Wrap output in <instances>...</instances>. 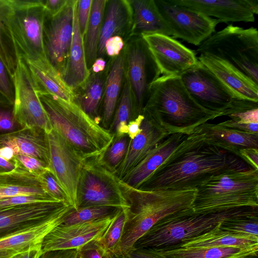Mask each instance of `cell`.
I'll use <instances>...</instances> for the list:
<instances>
[{
	"mask_svg": "<svg viewBox=\"0 0 258 258\" xmlns=\"http://www.w3.org/2000/svg\"><path fill=\"white\" fill-rule=\"evenodd\" d=\"M252 168L238 156L216 146L203 134L195 131L177 146L138 189H196L219 173Z\"/></svg>",
	"mask_w": 258,
	"mask_h": 258,
	"instance_id": "1",
	"label": "cell"
},
{
	"mask_svg": "<svg viewBox=\"0 0 258 258\" xmlns=\"http://www.w3.org/2000/svg\"><path fill=\"white\" fill-rule=\"evenodd\" d=\"M145 113L169 135L192 134L200 125L222 116L197 103L179 76H162L150 86Z\"/></svg>",
	"mask_w": 258,
	"mask_h": 258,
	"instance_id": "2",
	"label": "cell"
},
{
	"mask_svg": "<svg viewBox=\"0 0 258 258\" xmlns=\"http://www.w3.org/2000/svg\"><path fill=\"white\" fill-rule=\"evenodd\" d=\"M128 204L126 220L117 254L126 256L137 241L163 218L191 207L196 189L143 190L119 180Z\"/></svg>",
	"mask_w": 258,
	"mask_h": 258,
	"instance_id": "3",
	"label": "cell"
},
{
	"mask_svg": "<svg viewBox=\"0 0 258 258\" xmlns=\"http://www.w3.org/2000/svg\"><path fill=\"white\" fill-rule=\"evenodd\" d=\"M53 130L85 160L101 157L114 135L90 117L74 102L36 92Z\"/></svg>",
	"mask_w": 258,
	"mask_h": 258,
	"instance_id": "4",
	"label": "cell"
},
{
	"mask_svg": "<svg viewBox=\"0 0 258 258\" xmlns=\"http://www.w3.org/2000/svg\"><path fill=\"white\" fill-rule=\"evenodd\" d=\"M244 207L258 208V170H229L212 176L196 188L191 206L199 214Z\"/></svg>",
	"mask_w": 258,
	"mask_h": 258,
	"instance_id": "5",
	"label": "cell"
},
{
	"mask_svg": "<svg viewBox=\"0 0 258 258\" xmlns=\"http://www.w3.org/2000/svg\"><path fill=\"white\" fill-rule=\"evenodd\" d=\"M247 208L211 214L196 213L191 207L177 212L153 225L137 241L134 249L149 248L162 251L176 248Z\"/></svg>",
	"mask_w": 258,
	"mask_h": 258,
	"instance_id": "6",
	"label": "cell"
},
{
	"mask_svg": "<svg viewBox=\"0 0 258 258\" xmlns=\"http://www.w3.org/2000/svg\"><path fill=\"white\" fill-rule=\"evenodd\" d=\"M224 60L258 85V31L232 24L215 32L194 50Z\"/></svg>",
	"mask_w": 258,
	"mask_h": 258,
	"instance_id": "7",
	"label": "cell"
},
{
	"mask_svg": "<svg viewBox=\"0 0 258 258\" xmlns=\"http://www.w3.org/2000/svg\"><path fill=\"white\" fill-rule=\"evenodd\" d=\"M8 25L19 57L45 56L43 27L46 16L43 0H9Z\"/></svg>",
	"mask_w": 258,
	"mask_h": 258,
	"instance_id": "8",
	"label": "cell"
},
{
	"mask_svg": "<svg viewBox=\"0 0 258 258\" xmlns=\"http://www.w3.org/2000/svg\"><path fill=\"white\" fill-rule=\"evenodd\" d=\"M119 180L99 158L85 160L77 189V209L94 206L128 208Z\"/></svg>",
	"mask_w": 258,
	"mask_h": 258,
	"instance_id": "9",
	"label": "cell"
},
{
	"mask_svg": "<svg viewBox=\"0 0 258 258\" xmlns=\"http://www.w3.org/2000/svg\"><path fill=\"white\" fill-rule=\"evenodd\" d=\"M12 79L13 113L17 122L23 128H39L49 133L52 130L49 120L35 91L27 66L21 57H19Z\"/></svg>",
	"mask_w": 258,
	"mask_h": 258,
	"instance_id": "10",
	"label": "cell"
},
{
	"mask_svg": "<svg viewBox=\"0 0 258 258\" xmlns=\"http://www.w3.org/2000/svg\"><path fill=\"white\" fill-rule=\"evenodd\" d=\"M179 77L197 103L209 110L222 113V116L238 98L199 61Z\"/></svg>",
	"mask_w": 258,
	"mask_h": 258,
	"instance_id": "11",
	"label": "cell"
},
{
	"mask_svg": "<svg viewBox=\"0 0 258 258\" xmlns=\"http://www.w3.org/2000/svg\"><path fill=\"white\" fill-rule=\"evenodd\" d=\"M155 1L172 31V38L199 46L216 32L219 23L216 18L174 4L171 0Z\"/></svg>",
	"mask_w": 258,
	"mask_h": 258,
	"instance_id": "12",
	"label": "cell"
},
{
	"mask_svg": "<svg viewBox=\"0 0 258 258\" xmlns=\"http://www.w3.org/2000/svg\"><path fill=\"white\" fill-rule=\"evenodd\" d=\"M49 169L64 190L70 205L77 209V189L85 160L56 132L47 134Z\"/></svg>",
	"mask_w": 258,
	"mask_h": 258,
	"instance_id": "13",
	"label": "cell"
},
{
	"mask_svg": "<svg viewBox=\"0 0 258 258\" xmlns=\"http://www.w3.org/2000/svg\"><path fill=\"white\" fill-rule=\"evenodd\" d=\"M126 58L125 77L133 94L136 118L142 113L150 85L160 77L161 74L141 36L128 47Z\"/></svg>",
	"mask_w": 258,
	"mask_h": 258,
	"instance_id": "14",
	"label": "cell"
},
{
	"mask_svg": "<svg viewBox=\"0 0 258 258\" xmlns=\"http://www.w3.org/2000/svg\"><path fill=\"white\" fill-rule=\"evenodd\" d=\"M74 0L53 16L46 15L43 27V43L46 57L62 78L71 46L74 17Z\"/></svg>",
	"mask_w": 258,
	"mask_h": 258,
	"instance_id": "15",
	"label": "cell"
},
{
	"mask_svg": "<svg viewBox=\"0 0 258 258\" xmlns=\"http://www.w3.org/2000/svg\"><path fill=\"white\" fill-rule=\"evenodd\" d=\"M72 208L63 202H42L1 210L0 240L43 224Z\"/></svg>",
	"mask_w": 258,
	"mask_h": 258,
	"instance_id": "16",
	"label": "cell"
},
{
	"mask_svg": "<svg viewBox=\"0 0 258 258\" xmlns=\"http://www.w3.org/2000/svg\"><path fill=\"white\" fill-rule=\"evenodd\" d=\"M141 36L162 76H180L199 62L194 50L170 36L159 34Z\"/></svg>",
	"mask_w": 258,
	"mask_h": 258,
	"instance_id": "17",
	"label": "cell"
},
{
	"mask_svg": "<svg viewBox=\"0 0 258 258\" xmlns=\"http://www.w3.org/2000/svg\"><path fill=\"white\" fill-rule=\"evenodd\" d=\"M115 215L80 224L57 225L44 238L42 253L53 250L78 249L90 241L99 239Z\"/></svg>",
	"mask_w": 258,
	"mask_h": 258,
	"instance_id": "18",
	"label": "cell"
},
{
	"mask_svg": "<svg viewBox=\"0 0 258 258\" xmlns=\"http://www.w3.org/2000/svg\"><path fill=\"white\" fill-rule=\"evenodd\" d=\"M220 22H253L258 13V0H171Z\"/></svg>",
	"mask_w": 258,
	"mask_h": 258,
	"instance_id": "19",
	"label": "cell"
},
{
	"mask_svg": "<svg viewBox=\"0 0 258 258\" xmlns=\"http://www.w3.org/2000/svg\"><path fill=\"white\" fill-rule=\"evenodd\" d=\"M144 118L141 132L130 140L126 154L115 172L121 180L136 166L145 156L169 134L148 115L142 113Z\"/></svg>",
	"mask_w": 258,
	"mask_h": 258,
	"instance_id": "20",
	"label": "cell"
},
{
	"mask_svg": "<svg viewBox=\"0 0 258 258\" xmlns=\"http://www.w3.org/2000/svg\"><path fill=\"white\" fill-rule=\"evenodd\" d=\"M198 60L211 71L237 98L258 102V85L227 61L201 54Z\"/></svg>",
	"mask_w": 258,
	"mask_h": 258,
	"instance_id": "21",
	"label": "cell"
},
{
	"mask_svg": "<svg viewBox=\"0 0 258 258\" xmlns=\"http://www.w3.org/2000/svg\"><path fill=\"white\" fill-rule=\"evenodd\" d=\"M23 59L36 92L52 94L66 101L75 102V92L64 83L46 57Z\"/></svg>",
	"mask_w": 258,
	"mask_h": 258,
	"instance_id": "22",
	"label": "cell"
},
{
	"mask_svg": "<svg viewBox=\"0 0 258 258\" xmlns=\"http://www.w3.org/2000/svg\"><path fill=\"white\" fill-rule=\"evenodd\" d=\"M187 136L181 133L168 135L120 180L130 186L138 188Z\"/></svg>",
	"mask_w": 258,
	"mask_h": 258,
	"instance_id": "23",
	"label": "cell"
},
{
	"mask_svg": "<svg viewBox=\"0 0 258 258\" xmlns=\"http://www.w3.org/2000/svg\"><path fill=\"white\" fill-rule=\"evenodd\" d=\"M12 148L15 156L18 154L35 158L49 167V153L47 133L41 129L23 128L0 135V147Z\"/></svg>",
	"mask_w": 258,
	"mask_h": 258,
	"instance_id": "24",
	"label": "cell"
},
{
	"mask_svg": "<svg viewBox=\"0 0 258 258\" xmlns=\"http://www.w3.org/2000/svg\"><path fill=\"white\" fill-rule=\"evenodd\" d=\"M133 15L130 1H107L99 40L97 57L105 54V44L108 38L113 36L122 37L131 33Z\"/></svg>",
	"mask_w": 258,
	"mask_h": 258,
	"instance_id": "25",
	"label": "cell"
},
{
	"mask_svg": "<svg viewBox=\"0 0 258 258\" xmlns=\"http://www.w3.org/2000/svg\"><path fill=\"white\" fill-rule=\"evenodd\" d=\"M70 210L43 224L0 240V258H10L41 247L45 236L63 222Z\"/></svg>",
	"mask_w": 258,
	"mask_h": 258,
	"instance_id": "26",
	"label": "cell"
},
{
	"mask_svg": "<svg viewBox=\"0 0 258 258\" xmlns=\"http://www.w3.org/2000/svg\"><path fill=\"white\" fill-rule=\"evenodd\" d=\"M133 15L131 35L159 34L172 36V31L155 0L130 1Z\"/></svg>",
	"mask_w": 258,
	"mask_h": 258,
	"instance_id": "27",
	"label": "cell"
},
{
	"mask_svg": "<svg viewBox=\"0 0 258 258\" xmlns=\"http://www.w3.org/2000/svg\"><path fill=\"white\" fill-rule=\"evenodd\" d=\"M74 7L73 37L66 70L62 79L74 91L80 88L86 82L90 74L88 69L84 45L83 37L78 25L77 6ZM75 92V91H74Z\"/></svg>",
	"mask_w": 258,
	"mask_h": 258,
	"instance_id": "28",
	"label": "cell"
},
{
	"mask_svg": "<svg viewBox=\"0 0 258 258\" xmlns=\"http://www.w3.org/2000/svg\"><path fill=\"white\" fill-rule=\"evenodd\" d=\"M195 131L203 134L214 144L239 157V152L241 149H258V134L244 133L208 122Z\"/></svg>",
	"mask_w": 258,
	"mask_h": 258,
	"instance_id": "29",
	"label": "cell"
},
{
	"mask_svg": "<svg viewBox=\"0 0 258 258\" xmlns=\"http://www.w3.org/2000/svg\"><path fill=\"white\" fill-rule=\"evenodd\" d=\"M22 195L50 196L46 191L39 176L22 167L0 173V199Z\"/></svg>",
	"mask_w": 258,
	"mask_h": 258,
	"instance_id": "30",
	"label": "cell"
},
{
	"mask_svg": "<svg viewBox=\"0 0 258 258\" xmlns=\"http://www.w3.org/2000/svg\"><path fill=\"white\" fill-rule=\"evenodd\" d=\"M125 60L123 53L114 57L106 76L103 99L102 117L103 127L106 129L111 124L121 94L125 73Z\"/></svg>",
	"mask_w": 258,
	"mask_h": 258,
	"instance_id": "31",
	"label": "cell"
},
{
	"mask_svg": "<svg viewBox=\"0 0 258 258\" xmlns=\"http://www.w3.org/2000/svg\"><path fill=\"white\" fill-rule=\"evenodd\" d=\"M258 247V237L232 233L222 230L218 224L211 230L184 242L177 247Z\"/></svg>",
	"mask_w": 258,
	"mask_h": 258,
	"instance_id": "32",
	"label": "cell"
},
{
	"mask_svg": "<svg viewBox=\"0 0 258 258\" xmlns=\"http://www.w3.org/2000/svg\"><path fill=\"white\" fill-rule=\"evenodd\" d=\"M257 251L258 247H180L159 251L170 258H255Z\"/></svg>",
	"mask_w": 258,
	"mask_h": 258,
	"instance_id": "33",
	"label": "cell"
},
{
	"mask_svg": "<svg viewBox=\"0 0 258 258\" xmlns=\"http://www.w3.org/2000/svg\"><path fill=\"white\" fill-rule=\"evenodd\" d=\"M106 79L104 72L98 73L90 72L86 82L80 88H82L81 94L76 96L75 103L96 121L103 99Z\"/></svg>",
	"mask_w": 258,
	"mask_h": 258,
	"instance_id": "34",
	"label": "cell"
},
{
	"mask_svg": "<svg viewBox=\"0 0 258 258\" xmlns=\"http://www.w3.org/2000/svg\"><path fill=\"white\" fill-rule=\"evenodd\" d=\"M107 1L92 0L86 31L83 37L86 62L90 69L97 58L98 46Z\"/></svg>",
	"mask_w": 258,
	"mask_h": 258,
	"instance_id": "35",
	"label": "cell"
},
{
	"mask_svg": "<svg viewBox=\"0 0 258 258\" xmlns=\"http://www.w3.org/2000/svg\"><path fill=\"white\" fill-rule=\"evenodd\" d=\"M9 0H0V58L13 77L19 56L8 25Z\"/></svg>",
	"mask_w": 258,
	"mask_h": 258,
	"instance_id": "36",
	"label": "cell"
},
{
	"mask_svg": "<svg viewBox=\"0 0 258 258\" xmlns=\"http://www.w3.org/2000/svg\"><path fill=\"white\" fill-rule=\"evenodd\" d=\"M123 89L114 112L113 119L108 130L114 136L127 134L128 122L135 118L134 103L130 84L125 77Z\"/></svg>",
	"mask_w": 258,
	"mask_h": 258,
	"instance_id": "37",
	"label": "cell"
},
{
	"mask_svg": "<svg viewBox=\"0 0 258 258\" xmlns=\"http://www.w3.org/2000/svg\"><path fill=\"white\" fill-rule=\"evenodd\" d=\"M258 208L248 207L218 223L222 230L240 235L258 237Z\"/></svg>",
	"mask_w": 258,
	"mask_h": 258,
	"instance_id": "38",
	"label": "cell"
},
{
	"mask_svg": "<svg viewBox=\"0 0 258 258\" xmlns=\"http://www.w3.org/2000/svg\"><path fill=\"white\" fill-rule=\"evenodd\" d=\"M126 220V209L121 208L102 236L96 240L104 249L112 254L118 253Z\"/></svg>",
	"mask_w": 258,
	"mask_h": 258,
	"instance_id": "39",
	"label": "cell"
},
{
	"mask_svg": "<svg viewBox=\"0 0 258 258\" xmlns=\"http://www.w3.org/2000/svg\"><path fill=\"white\" fill-rule=\"evenodd\" d=\"M113 207H88L77 209L72 208L66 215L63 225H69L92 221L115 215L119 210Z\"/></svg>",
	"mask_w": 258,
	"mask_h": 258,
	"instance_id": "40",
	"label": "cell"
},
{
	"mask_svg": "<svg viewBox=\"0 0 258 258\" xmlns=\"http://www.w3.org/2000/svg\"><path fill=\"white\" fill-rule=\"evenodd\" d=\"M130 140L127 134L114 136L110 146L99 158L101 162L114 173L126 154Z\"/></svg>",
	"mask_w": 258,
	"mask_h": 258,
	"instance_id": "41",
	"label": "cell"
},
{
	"mask_svg": "<svg viewBox=\"0 0 258 258\" xmlns=\"http://www.w3.org/2000/svg\"><path fill=\"white\" fill-rule=\"evenodd\" d=\"M14 102L13 79L0 58V105L13 107Z\"/></svg>",
	"mask_w": 258,
	"mask_h": 258,
	"instance_id": "42",
	"label": "cell"
},
{
	"mask_svg": "<svg viewBox=\"0 0 258 258\" xmlns=\"http://www.w3.org/2000/svg\"><path fill=\"white\" fill-rule=\"evenodd\" d=\"M46 191L53 198L60 202L68 203L69 199L57 182L56 178L49 169L39 175Z\"/></svg>",
	"mask_w": 258,
	"mask_h": 258,
	"instance_id": "43",
	"label": "cell"
},
{
	"mask_svg": "<svg viewBox=\"0 0 258 258\" xmlns=\"http://www.w3.org/2000/svg\"><path fill=\"white\" fill-rule=\"evenodd\" d=\"M42 202H60L50 196L40 195L17 196L0 199V211L27 203Z\"/></svg>",
	"mask_w": 258,
	"mask_h": 258,
	"instance_id": "44",
	"label": "cell"
},
{
	"mask_svg": "<svg viewBox=\"0 0 258 258\" xmlns=\"http://www.w3.org/2000/svg\"><path fill=\"white\" fill-rule=\"evenodd\" d=\"M23 128L13 113V107L0 105V135L10 133Z\"/></svg>",
	"mask_w": 258,
	"mask_h": 258,
	"instance_id": "45",
	"label": "cell"
},
{
	"mask_svg": "<svg viewBox=\"0 0 258 258\" xmlns=\"http://www.w3.org/2000/svg\"><path fill=\"white\" fill-rule=\"evenodd\" d=\"M15 159L19 167L38 176L49 169L45 163L31 156L18 154L15 156Z\"/></svg>",
	"mask_w": 258,
	"mask_h": 258,
	"instance_id": "46",
	"label": "cell"
},
{
	"mask_svg": "<svg viewBox=\"0 0 258 258\" xmlns=\"http://www.w3.org/2000/svg\"><path fill=\"white\" fill-rule=\"evenodd\" d=\"M78 250L80 258H112V254L104 249L96 240L89 242Z\"/></svg>",
	"mask_w": 258,
	"mask_h": 258,
	"instance_id": "47",
	"label": "cell"
},
{
	"mask_svg": "<svg viewBox=\"0 0 258 258\" xmlns=\"http://www.w3.org/2000/svg\"><path fill=\"white\" fill-rule=\"evenodd\" d=\"M92 0L78 1L77 14L80 32L84 37L89 22Z\"/></svg>",
	"mask_w": 258,
	"mask_h": 258,
	"instance_id": "48",
	"label": "cell"
},
{
	"mask_svg": "<svg viewBox=\"0 0 258 258\" xmlns=\"http://www.w3.org/2000/svg\"><path fill=\"white\" fill-rule=\"evenodd\" d=\"M218 124L221 126L238 131L258 134V123H248L229 119Z\"/></svg>",
	"mask_w": 258,
	"mask_h": 258,
	"instance_id": "49",
	"label": "cell"
},
{
	"mask_svg": "<svg viewBox=\"0 0 258 258\" xmlns=\"http://www.w3.org/2000/svg\"><path fill=\"white\" fill-rule=\"evenodd\" d=\"M124 46L122 37L113 36L107 39L105 44V52L110 57H115L121 53Z\"/></svg>",
	"mask_w": 258,
	"mask_h": 258,
	"instance_id": "50",
	"label": "cell"
},
{
	"mask_svg": "<svg viewBox=\"0 0 258 258\" xmlns=\"http://www.w3.org/2000/svg\"><path fill=\"white\" fill-rule=\"evenodd\" d=\"M126 258H170L159 251L149 248H135L126 256Z\"/></svg>",
	"mask_w": 258,
	"mask_h": 258,
	"instance_id": "51",
	"label": "cell"
},
{
	"mask_svg": "<svg viewBox=\"0 0 258 258\" xmlns=\"http://www.w3.org/2000/svg\"><path fill=\"white\" fill-rule=\"evenodd\" d=\"M239 157L252 168L258 170V149L246 148L239 152Z\"/></svg>",
	"mask_w": 258,
	"mask_h": 258,
	"instance_id": "52",
	"label": "cell"
},
{
	"mask_svg": "<svg viewBox=\"0 0 258 258\" xmlns=\"http://www.w3.org/2000/svg\"><path fill=\"white\" fill-rule=\"evenodd\" d=\"M78 255L77 249H60L42 252L39 258H77Z\"/></svg>",
	"mask_w": 258,
	"mask_h": 258,
	"instance_id": "53",
	"label": "cell"
},
{
	"mask_svg": "<svg viewBox=\"0 0 258 258\" xmlns=\"http://www.w3.org/2000/svg\"><path fill=\"white\" fill-rule=\"evenodd\" d=\"M68 0H43L44 9L48 16L58 13L66 5Z\"/></svg>",
	"mask_w": 258,
	"mask_h": 258,
	"instance_id": "54",
	"label": "cell"
},
{
	"mask_svg": "<svg viewBox=\"0 0 258 258\" xmlns=\"http://www.w3.org/2000/svg\"><path fill=\"white\" fill-rule=\"evenodd\" d=\"M144 118V115L141 114L128 122L126 134L131 140L134 139L141 132V125Z\"/></svg>",
	"mask_w": 258,
	"mask_h": 258,
	"instance_id": "55",
	"label": "cell"
},
{
	"mask_svg": "<svg viewBox=\"0 0 258 258\" xmlns=\"http://www.w3.org/2000/svg\"><path fill=\"white\" fill-rule=\"evenodd\" d=\"M19 167L15 159L13 161H8L0 157V173L10 172Z\"/></svg>",
	"mask_w": 258,
	"mask_h": 258,
	"instance_id": "56",
	"label": "cell"
},
{
	"mask_svg": "<svg viewBox=\"0 0 258 258\" xmlns=\"http://www.w3.org/2000/svg\"><path fill=\"white\" fill-rule=\"evenodd\" d=\"M41 253L40 247L18 253L10 258H39Z\"/></svg>",
	"mask_w": 258,
	"mask_h": 258,
	"instance_id": "57",
	"label": "cell"
},
{
	"mask_svg": "<svg viewBox=\"0 0 258 258\" xmlns=\"http://www.w3.org/2000/svg\"><path fill=\"white\" fill-rule=\"evenodd\" d=\"M106 66V61L103 57H97L92 64L91 69V72L94 73H98L104 72Z\"/></svg>",
	"mask_w": 258,
	"mask_h": 258,
	"instance_id": "58",
	"label": "cell"
},
{
	"mask_svg": "<svg viewBox=\"0 0 258 258\" xmlns=\"http://www.w3.org/2000/svg\"><path fill=\"white\" fill-rule=\"evenodd\" d=\"M0 157L8 161H13L15 160V153L12 148L4 146L0 147Z\"/></svg>",
	"mask_w": 258,
	"mask_h": 258,
	"instance_id": "59",
	"label": "cell"
},
{
	"mask_svg": "<svg viewBox=\"0 0 258 258\" xmlns=\"http://www.w3.org/2000/svg\"><path fill=\"white\" fill-rule=\"evenodd\" d=\"M112 258H126V256H124L123 255H120V254H112Z\"/></svg>",
	"mask_w": 258,
	"mask_h": 258,
	"instance_id": "60",
	"label": "cell"
},
{
	"mask_svg": "<svg viewBox=\"0 0 258 258\" xmlns=\"http://www.w3.org/2000/svg\"><path fill=\"white\" fill-rule=\"evenodd\" d=\"M77 258H80V256H79V255H78Z\"/></svg>",
	"mask_w": 258,
	"mask_h": 258,
	"instance_id": "61",
	"label": "cell"
},
{
	"mask_svg": "<svg viewBox=\"0 0 258 258\" xmlns=\"http://www.w3.org/2000/svg\"><path fill=\"white\" fill-rule=\"evenodd\" d=\"M255 258H257V257H255Z\"/></svg>",
	"mask_w": 258,
	"mask_h": 258,
	"instance_id": "62",
	"label": "cell"
}]
</instances>
